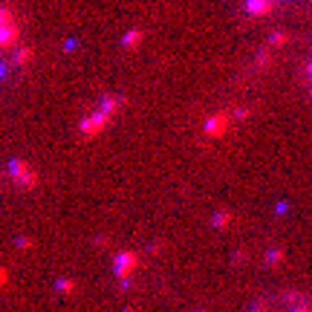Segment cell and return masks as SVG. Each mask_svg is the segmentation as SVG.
Returning <instances> with one entry per match:
<instances>
[{
    "label": "cell",
    "mask_w": 312,
    "mask_h": 312,
    "mask_svg": "<svg viewBox=\"0 0 312 312\" xmlns=\"http://www.w3.org/2000/svg\"><path fill=\"white\" fill-rule=\"evenodd\" d=\"M113 119H116V116H110L104 107H92V113H87L84 119H81V125H78L81 136H84V139L101 136L104 130L110 127V122H113Z\"/></svg>",
    "instance_id": "1"
},
{
    "label": "cell",
    "mask_w": 312,
    "mask_h": 312,
    "mask_svg": "<svg viewBox=\"0 0 312 312\" xmlns=\"http://www.w3.org/2000/svg\"><path fill=\"white\" fill-rule=\"evenodd\" d=\"M18 38H21V23H18V18L12 15V9L0 6V49L15 46Z\"/></svg>",
    "instance_id": "2"
},
{
    "label": "cell",
    "mask_w": 312,
    "mask_h": 312,
    "mask_svg": "<svg viewBox=\"0 0 312 312\" xmlns=\"http://www.w3.org/2000/svg\"><path fill=\"white\" fill-rule=\"evenodd\" d=\"M29 58H32V49H29V46H23V49H18V52H15V64H29Z\"/></svg>",
    "instance_id": "6"
},
{
    "label": "cell",
    "mask_w": 312,
    "mask_h": 312,
    "mask_svg": "<svg viewBox=\"0 0 312 312\" xmlns=\"http://www.w3.org/2000/svg\"><path fill=\"white\" fill-rule=\"evenodd\" d=\"M55 289H58V292H72V289H75V280H67V277H58V280H55Z\"/></svg>",
    "instance_id": "7"
},
{
    "label": "cell",
    "mask_w": 312,
    "mask_h": 312,
    "mask_svg": "<svg viewBox=\"0 0 312 312\" xmlns=\"http://www.w3.org/2000/svg\"><path fill=\"white\" fill-rule=\"evenodd\" d=\"M139 41H142V29H130V32L122 38V46H125V49H133Z\"/></svg>",
    "instance_id": "5"
},
{
    "label": "cell",
    "mask_w": 312,
    "mask_h": 312,
    "mask_svg": "<svg viewBox=\"0 0 312 312\" xmlns=\"http://www.w3.org/2000/svg\"><path fill=\"white\" fill-rule=\"evenodd\" d=\"M6 277H9V275H6V269L0 266V286H6Z\"/></svg>",
    "instance_id": "8"
},
{
    "label": "cell",
    "mask_w": 312,
    "mask_h": 312,
    "mask_svg": "<svg viewBox=\"0 0 312 312\" xmlns=\"http://www.w3.org/2000/svg\"><path fill=\"white\" fill-rule=\"evenodd\" d=\"M3 75H6V67H3V64H0V78H3Z\"/></svg>",
    "instance_id": "9"
},
{
    "label": "cell",
    "mask_w": 312,
    "mask_h": 312,
    "mask_svg": "<svg viewBox=\"0 0 312 312\" xmlns=\"http://www.w3.org/2000/svg\"><path fill=\"white\" fill-rule=\"evenodd\" d=\"M9 176L15 179V185L18 188H35V182H38V173L32 171V165L29 162H23V159H12L9 162Z\"/></svg>",
    "instance_id": "3"
},
{
    "label": "cell",
    "mask_w": 312,
    "mask_h": 312,
    "mask_svg": "<svg viewBox=\"0 0 312 312\" xmlns=\"http://www.w3.org/2000/svg\"><path fill=\"white\" fill-rule=\"evenodd\" d=\"M136 269H139V252H130V249H125V252H116V257H113L116 277L127 280V277L133 275Z\"/></svg>",
    "instance_id": "4"
}]
</instances>
